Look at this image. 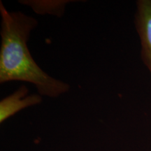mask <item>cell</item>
<instances>
[{
	"label": "cell",
	"instance_id": "2",
	"mask_svg": "<svg viewBox=\"0 0 151 151\" xmlns=\"http://www.w3.org/2000/svg\"><path fill=\"white\" fill-rule=\"evenodd\" d=\"M135 26L141 46V59L151 75V0L137 1Z\"/></svg>",
	"mask_w": 151,
	"mask_h": 151
},
{
	"label": "cell",
	"instance_id": "1",
	"mask_svg": "<svg viewBox=\"0 0 151 151\" xmlns=\"http://www.w3.org/2000/svg\"><path fill=\"white\" fill-rule=\"evenodd\" d=\"M0 14V83H29L35 86L38 94L50 98L59 97L69 91L70 86L45 72L29 52L27 42L38 25L37 19L20 11H9L1 1Z\"/></svg>",
	"mask_w": 151,
	"mask_h": 151
},
{
	"label": "cell",
	"instance_id": "4",
	"mask_svg": "<svg viewBox=\"0 0 151 151\" xmlns=\"http://www.w3.org/2000/svg\"><path fill=\"white\" fill-rule=\"evenodd\" d=\"M24 4L32 6L38 14H48L61 16L65 11V6L69 1H20Z\"/></svg>",
	"mask_w": 151,
	"mask_h": 151
},
{
	"label": "cell",
	"instance_id": "3",
	"mask_svg": "<svg viewBox=\"0 0 151 151\" xmlns=\"http://www.w3.org/2000/svg\"><path fill=\"white\" fill-rule=\"evenodd\" d=\"M28 93L29 89L24 85H22L12 94L1 100L0 123H3L19 111L41 103L43 99L41 94Z\"/></svg>",
	"mask_w": 151,
	"mask_h": 151
}]
</instances>
